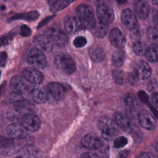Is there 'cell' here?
Returning a JSON list of instances; mask_svg holds the SVG:
<instances>
[{"mask_svg": "<svg viewBox=\"0 0 158 158\" xmlns=\"http://www.w3.org/2000/svg\"><path fill=\"white\" fill-rule=\"evenodd\" d=\"M33 43L36 48L43 52H49L53 49V43L46 35H39L35 36Z\"/></svg>", "mask_w": 158, "mask_h": 158, "instance_id": "cell-13", "label": "cell"}, {"mask_svg": "<svg viewBox=\"0 0 158 158\" xmlns=\"http://www.w3.org/2000/svg\"><path fill=\"white\" fill-rule=\"evenodd\" d=\"M36 151L33 146H26L22 148L20 151L19 158H35Z\"/></svg>", "mask_w": 158, "mask_h": 158, "instance_id": "cell-29", "label": "cell"}, {"mask_svg": "<svg viewBox=\"0 0 158 158\" xmlns=\"http://www.w3.org/2000/svg\"><path fill=\"white\" fill-rule=\"evenodd\" d=\"M96 14L99 21L106 25L111 23L114 19V12L112 8L106 2L98 6Z\"/></svg>", "mask_w": 158, "mask_h": 158, "instance_id": "cell-8", "label": "cell"}, {"mask_svg": "<svg viewBox=\"0 0 158 158\" xmlns=\"http://www.w3.org/2000/svg\"><path fill=\"white\" fill-rule=\"evenodd\" d=\"M138 120L140 125L146 130H153L156 125V122L152 115L146 110H141L138 114Z\"/></svg>", "mask_w": 158, "mask_h": 158, "instance_id": "cell-11", "label": "cell"}, {"mask_svg": "<svg viewBox=\"0 0 158 158\" xmlns=\"http://www.w3.org/2000/svg\"><path fill=\"white\" fill-rule=\"evenodd\" d=\"M9 86L11 91L17 94H22L28 92L31 86L30 83L20 75H15L12 77Z\"/></svg>", "mask_w": 158, "mask_h": 158, "instance_id": "cell-6", "label": "cell"}, {"mask_svg": "<svg viewBox=\"0 0 158 158\" xmlns=\"http://www.w3.org/2000/svg\"><path fill=\"white\" fill-rule=\"evenodd\" d=\"M54 64L59 71L65 75H71L76 70L75 61L67 54L61 53L57 55L54 59Z\"/></svg>", "mask_w": 158, "mask_h": 158, "instance_id": "cell-3", "label": "cell"}, {"mask_svg": "<svg viewBox=\"0 0 158 158\" xmlns=\"http://www.w3.org/2000/svg\"><path fill=\"white\" fill-rule=\"evenodd\" d=\"M16 32L12 30L6 35L0 36V47L8 44L14 38Z\"/></svg>", "mask_w": 158, "mask_h": 158, "instance_id": "cell-34", "label": "cell"}, {"mask_svg": "<svg viewBox=\"0 0 158 158\" xmlns=\"http://www.w3.org/2000/svg\"><path fill=\"white\" fill-rule=\"evenodd\" d=\"M151 19L154 23L158 27V10L154 9L151 14Z\"/></svg>", "mask_w": 158, "mask_h": 158, "instance_id": "cell-39", "label": "cell"}, {"mask_svg": "<svg viewBox=\"0 0 158 158\" xmlns=\"http://www.w3.org/2000/svg\"><path fill=\"white\" fill-rule=\"evenodd\" d=\"M86 43H87L86 39L84 36H81L76 37L73 41V44L76 48H81L84 46L86 44Z\"/></svg>", "mask_w": 158, "mask_h": 158, "instance_id": "cell-36", "label": "cell"}, {"mask_svg": "<svg viewBox=\"0 0 158 158\" xmlns=\"http://www.w3.org/2000/svg\"><path fill=\"white\" fill-rule=\"evenodd\" d=\"M128 143V139L124 136H120L117 138L114 142V146L115 148H120Z\"/></svg>", "mask_w": 158, "mask_h": 158, "instance_id": "cell-35", "label": "cell"}, {"mask_svg": "<svg viewBox=\"0 0 158 158\" xmlns=\"http://www.w3.org/2000/svg\"><path fill=\"white\" fill-rule=\"evenodd\" d=\"M83 146L88 149L96 150L103 146V141L99 136L94 133H89L85 135L81 141Z\"/></svg>", "mask_w": 158, "mask_h": 158, "instance_id": "cell-9", "label": "cell"}, {"mask_svg": "<svg viewBox=\"0 0 158 158\" xmlns=\"http://www.w3.org/2000/svg\"><path fill=\"white\" fill-rule=\"evenodd\" d=\"M90 58L94 62H101L105 57V52L102 48L99 46H94L89 49Z\"/></svg>", "mask_w": 158, "mask_h": 158, "instance_id": "cell-24", "label": "cell"}, {"mask_svg": "<svg viewBox=\"0 0 158 158\" xmlns=\"http://www.w3.org/2000/svg\"><path fill=\"white\" fill-rule=\"evenodd\" d=\"M80 158H99V157L93 152H86L81 154Z\"/></svg>", "mask_w": 158, "mask_h": 158, "instance_id": "cell-40", "label": "cell"}, {"mask_svg": "<svg viewBox=\"0 0 158 158\" xmlns=\"http://www.w3.org/2000/svg\"><path fill=\"white\" fill-rule=\"evenodd\" d=\"M7 134L12 139H23L27 135V130L19 123H12L9 125L6 128Z\"/></svg>", "mask_w": 158, "mask_h": 158, "instance_id": "cell-14", "label": "cell"}, {"mask_svg": "<svg viewBox=\"0 0 158 158\" xmlns=\"http://www.w3.org/2000/svg\"><path fill=\"white\" fill-rule=\"evenodd\" d=\"M77 17L83 23L85 28L91 30L96 24L93 8L87 4H80L76 9Z\"/></svg>", "mask_w": 158, "mask_h": 158, "instance_id": "cell-2", "label": "cell"}, {"mask_svg": "<svg viewBox=\"0 0 158 158\" xmlns=\"http://www.w3.org/2000/svg\"><path fill=\"white\" fill-rule=\"evenodd\" d=\"M114 120L115 122L118 127L127 133L131 132L133 125L131 120L126 115L120 112H115L114 114Z\"/></svg>", "mask_w": 158, "mask_h": 158, "instance_id": "cell-18", "label": "cell"}, {"mask_svg": "<svg viewBox=\"0 0 158 158\" xmlns=\"http://www.w3.org/2000/svg\"><path fill=\"white\" fill-rule=\"evenodd\" d=\"M20 124L27 131L34 132L40 129L41 122L39 117L36 115L32 113H27L22 116Z\"/></svg>", "mask_w": 158, "mask_h": 158, "instance_id": "cell-7", "label": "cell"}, {"mask_svg": "<svg viewBox=\"0 0 158 158\" xmlns=\"http://www.w3.org/2000/svg\"><path fill=\"white\" fill-rule=\"evenodd\" d=\"M118 4H124L125 2H126V1L127 0H115Z\"/></svg>", "mask_w": 158, "mask_h": 158, "instance_id": "cell-45", "label": "cell"}, {"mask_svg": "<svg viewBox=\"0 0 158 158\" xmlns=\"http://www.w3.org/2000/svg\"><path fill=\"white\" fill-rule=\"evenodd\" d=\"M108 28V25L104 24L99 21L98 23H96L94 27L91 30H93V32L96 37L102 38L107 34Z\"/></svg>", "mask_w": 158, "mask_h": 158, "instance_id": "cell-28", "label": "cell"}, {"mask_svg": "<svg viewBox=\"0 0 158 158\" xmlns=\"http://www.w3.org/2000/svg\"><path fill=\"white\" fill-rule=\"evenodd\" d=\"M22 76L30 83L34 85L41 84L44 79L43 73L37 69L27 67L23 70Z\"/></svg>", "mask_w": 158, "mask_h": 158, "instance_id": "cell-12", "label": "cell"}, {"mask_svg": "<svg viewBox=\"0 0 158 158\" xmlns=\"http://www.w3.org/2000/svg\"><path fill=\"white\" fill-rule=\"evenodd\" d=\"M133 48L135 53L139 56L144 55L147 49L146 43L140 40H136L133 44Z\"/></svg>", "mask_w": 158, "mask_h": 158, "instance_id": "cell-30", "label": "cell"}, {"mask_svg": "<svg viewBox=\"0 0 158 158\" xmlns=\"http://www.w3.org/2000/svg\"><path fill=\"white\" fill-rule=\"evenodd\" d=\"M49 94L56 99L61 100L65 96V89L64 86L57 82H50L47 85Z\"/></svg>", "mask_w": 158, "mask_h": 158, "instance_id": "cell-21", "label": "cell"}, {"mask_svg": "<svg viewBox=\"0 0 158 158\" xmlns=\"http://www.w3.org/2000/svg\"><path fill=\"white\" fill-rule=\"evenodd\" d=\"M128 154V152L127 151H123L119 154L118 158H127Z\"/></svg>", "mask_w": 158, "mask_h": 158, "instance_id": "cell-44", "label": "cell"}, {"mask_svg": "<svg viewBox=\"0 0 158 158\" xmlns=\"http://www.w3.org/2000/svg\"><path fill=\"white\" fill-rule=\"evenodd\" d=\"M28 94L30 98L37 104L44 103L49 99L47 91L40 86H31L28 91Z\"/></svg>", "mask_w": 158, "mask_h": 158, "instance_id": "cell-10", "label": "cell"}, {"mask_svg": "<svg viewBox=\"0 0 158 158\" xmlns=\"http://www.w3.org/2000/svg\"><path fill=\"white\" fill-rule=\"evenodd\" d=\"M45 35L51 40L53 44L63 48L67 46L69 37L67 34L58 28H49L45 31Z\"/></svg>", "mask_w": 158, "mask_h": 158, "instance_id": "cell-5", "label": "cell"}, {"mask_svg": "<svg viewBox=\"0 0 158 158\" xmlns=\"http://www.w3.org/2000/svg\"><path fill=\"white\" fill-rule=\"evenodd\" d=\"M121 20L124 26L128 30H134L138 25L136 15L129 9L123 10L121 14Z\"/></svg>", "mask_w": 158, "mask_h": 158, "instance_id": "cell-15", "label": "cell"}, {"mask_svg": "<svg viewBox=\"0 0 158 158\" xmlns=\"http://www.w3.org/2000/svg\"><path fill=\"white\" fill-rule=\"evenodd\" d=\"M39 17V13L36 10L30 11L22 14H16L10 18L9 19L8 21H14L17 20H25L27 21H33L36 20Z\"/></svg>", "mask_w": 158, "mask_h": 158, "instance_id": "cell-23", "label": "cell"}, {"mask_svg": "<svg viewBox=\"0 0 158 158\" xmlns=\"http://www.w3.org/2000/svg\"><path fill=\"white\" fill-rule=\"evenodd\" d=\"M125 58V54L124 51L120 49L115 51L113 52L112 56V62L113 65L117 68L121 67L124 63Z\"/></svg>", "mask_w": 158, "mask_h": 158, "instance_id": "cell-27", "label": "cell"}, {"mask_svg": "<svg viewBox=\"0 0 158 158\" xmlns=\"http://www.w3.org/2000/svg\"><path fill=\"white\" fill-rule=\"evenodd\" d=\"M138 80H146L149 77L151 70L148 64L144 60H139L135 65L133 72Z\"/></svg>", "mask_w": 158, "mask_h": 158, "instance_id": "cell-19", "label": "cell"}, {"mask_svg": "<svg viewBox=\"0 0 158 158\" xmlns=\"http://www.w3.org/2000/svg\"><path fill=\"white\" fill-rule=\"evenodd\" d=\"M27 62L37 69H44L47 65V60L42 51L35 48L30 49L27 54Z\"/></svg>", "mask_w": 158, "mask_h": 158, "instance_id": "cell-4", "label": "cell"}, {"mask_svg": "<svg viewBox=\"0 0 158 158\" xmlns=\"http://www.w3.org/2000/svg\"><path fill=\"white\" fill-rule=\"evenodd\" d=\"M146 35L148 39L154 43H158V28L151 26L146 30Z\"/></svg>", "mask_w": 158, "mask_h": 158, "instance_id": "cell-32", "label": "cell"}, {"mask_svg": "<svg viewBox=\"0 0 158 158\" xmlns=\"http://www.w3.org/2000/svg\"><path fill=\"white\" fill-rule=\"evenodd\" d=\"M55 15H51V16H49V17H48L47 18H46V19H44V20H43V21H41L40 23H39V25H38V28H40V27H43V25H44L46 23H48L49 21H50L51 20V19H52L54 17Z\"/></svg>", "mask_w": 158, "mask_h": 158, "instance_id": "cell-43", "label": "cell"}, {"mask_svg": "<svg viewBox=\"0 0 158 158\" xmlns=\"http://www.w3.org/2000/svg\"><path fill=\"white\" fill-rule=\"evenodd\" d=\"M7 59V54L6 52L2 51L0 52V67H4L6 65Z\"/></svg>", "mask_w": 158, "mask_h": 158, "instance_id": "cell-38", "label": "cell"}, {"mask_svg": "<svg viewBox=\"0 0 158 158\" xmlns=\"http://www.w3.org/2000/svg\"><path fill=\"white\" fill-rule=\"evenodd\" d=\"M153 4L158 5V0H149Z\"/></svg>", "mask_w": 158, "mask_h": 158, "instance_id": "cell-47", "label": "cell"}, {"mask_svg": "<svg viewBox=\"0 0 158 158\" xmlns=\"http://www.w3.org/2000/svg\"><path fill=\"white\" fill-rule=\"evenodd\" d=\"M144 56L146 59L151 62H156L158 61V45L151 44L147 47Z\"/></svg>", "mask_w": 158, "mask_h": 158, "instance_id": "cell-25", "label": "cell"}, {"mask_svg": "<svg viewBox=\"0 0 158 158\" xmlns=\"http://www.w3.org/2000/svg\"><path fill=\"white\" fill-rule=\"evenodd\" d=\"M75 1L76 0H56L50 5L49 10L53 13L62 10Z\"/></svg>", "mask_w": 158, "mask_h": 158, "instance_id": "cell-26", "label": "cell"}, {"mask_svg": "<svg viewBox=\"0 0 158 158\" xmlns=\"http://www.w3.org/2000/svg\"><path fill=\"white\" fill-rule=\"evenodd\" d=\"M124 103L128 107V109H135L136 107L138 102L134 94L129 93L127 94L124 98Z\"/></svg>", "mask_w": 158, "mask_h": 158, "instance_id": "cell-31", "label": "cell"}, {"mask_svg": "<svg viewBox=\"0 0 158 158\" xmlns=\"http://www.w3.org/2000/svg\"><path fill=\"white\" fill-rule=\"evenodd\" d=\"M31 30L30 27L26 25H23L20 27V35L23 37L28 36L31 35Z\"/></svg>", "mask_w": 158, "mask_h": 158, "instance_id": "cell-37", "label": "cell"}, {"mask_svg": "<svg viewBox=\"0 0 158 158\" xmlns=\"http://www.w3.org/2000/svg\"><path fill=\"white\" fill-rule=\"evenodd\" d=\"M98 128L102 138L106 140L112 139L118 133L115 122L109 117H102L98 121Z\"/></svg>", "mask_w": 158, "mask_h": 158, "instance_id": "cell-1", "label": "cell"}, {"mask_svg": "<svg viewBox=\"0 0 158 158\" xmlns=\"http://www.w3.org/2000/svg\"><path fill=\"white\" fill-rule=\"evenodd\" d=\"M113 78L115 82L118 85H123L126 82V77L122 70H114L112 72Z\"/></svg>", "mask_w": 158, "mask_h": 158, "instance_id": "cell-33", "label": "cell"}, {"mask_svg": "<svg viewBox=\"0 0 158 158\" xmlns=\"http://www.w3.org/2000/svg\"><path fill=\"white\" fill-rule=\"evenodd\" d=\"M133 7L139 18L144 19L148 17L149 12V5L147 0H134Z\"/></svg>", "mask_w": 158, "mask_h": 158, "instance_id": "cell-20", "label": "cell"}, {"mask_svg": "<svg viewBox=\"0 0 158 158\" xmlns=\"http://www.w3.org/2000/svg\"><path fill=\"white\" fill-rule=\"evenodd\" d=\"M17 158H19V157H17Z\"/></svg>", "mask_w": 158, "mask_h": 158, "instance_id": "cell-49", "label": "cell"}, {"mask_svg": "<svg viewBox=\"0 0 158 158\" xmlns=\"http://www.w3.org/2000/svg\"><path fill=\"white\" fill-rule=\"evenodd\" d=\"M138 158H158V157L151 152H143L138 156Z\"/></svg>", "mask_w": 158, "mask_h": 158, "instance_id": "cell-41", "label": "cell"}, {"mask_svg": "<svg viewBox=\"0 0 158 158\" xmlns=\"http://www.w3.org/2000/svg\"><path fill=\"white\" fill-rule=\"evenodd\" d=\"M0 76H1V72H0Z\"/></svg>", "mask_w": 158, "mask_h": 158, "instance_id": "cell-48", "label": "cell"}, {"mask_svg": "<svg viewBox=\"0 0 158 158\" xmlns=\"http://www.w3.org/2000/svg\"><path fill=\"white\" fill-rule=\"evenodd\" d=\"M151 102L154 107L158 108V93H154L152 94Z\"/></svg>", "mask_w": 158, "mask_h": 158, "instance_id": "cell-42", "label": "cell"}, {"mask_svg": "<svg viewBox=\"0 0 158 158\" xmlns=\"http://www.w3.org/2000/svg\"><path fill=\"white\" fill-rule=\"evenodd\" d=\"M14 149V143L11 138L0 136V153L4 156L10 154Z\"/></svg>", "mask_w": 158, "mask_h": 158, "instance_id": "cell-22", "label": "cell"}, {"mask_svg": "<svg viewBox=\"0 0 158 158\" xmlns=\"http://www.w3.org/2000/svg\"><path fill=\"white\" fill-rule=\"evenodd\" d=\"M154 147L155 149L156 150V151L158 152V140H157V141L155 142V143H154Z\"/></svg>", "mask_w": 158, "mask_h": 158, "instance_id": "cell-46", "label": "cell"}, {"mask_svg": "<svg viewBox=\"0 0 158 158\" xmlns=\"http://www.w3.org/2000/svg\"><path fill=\"white\" fill-rule=\"evenodd\" d=\"M109 37L111 44L118 49L122 48L125 44V37L118 28H113L109 32Z\"/></svg>", "mask_w": 158, "mask_h": 158, "instance_id": "cell-17", "label": "cell"}, {"mask_svg": "<svg viewBox=\"0 0 158 158\" xmlns=\"http://www.w3.org/2000/svg\"><path fill=\"white\" fill-rule=\"evenodd\" d=\"M65 29L70 34H73L83 31L85 28L83 23L76 17H70L65 22Z\"/></svg>", "mask_w": 158, "mask_h": 158, "instance_id": "cell-16", "label": "cell"}]
</instances>
